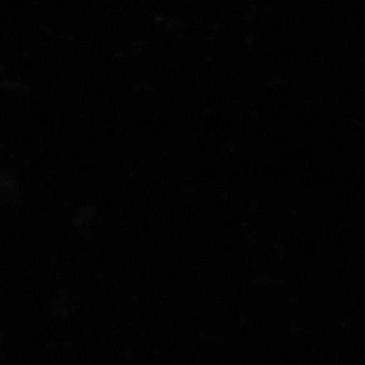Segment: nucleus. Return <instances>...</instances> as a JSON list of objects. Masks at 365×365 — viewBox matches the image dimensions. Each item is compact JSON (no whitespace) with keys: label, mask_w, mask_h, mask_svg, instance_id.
<instances>
[]
</instances>
